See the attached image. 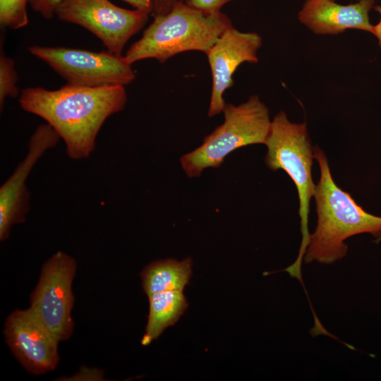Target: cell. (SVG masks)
<instances>
[{"label":"cell","instance_id":"obj_1","mask_svg":"<svg viewBox=\"0 0 381 381\" xmlns=\"http://www.w3.org/2000/svg\"><path fill=\"white\" fill-rule=\"evenodd\" d=\"M123 85L83 87L66 84L58 90L28 87L22 90L20 107L43 119L57 133L72 159L87 158L107 118L123 109Z\"/></svg>","mask_w":381,"mask_h":381},{"label":"cell","instance_id":"obj_2","mask_svg":"<svg viewBox=\"0 0 381 381\" xmlns=\"http://www.w3.org/2000/svg\"><path fill=\"white\" fill-rule=\"evenodd\" d=\"M313 152L320 167V179L313 195L318 220L309 235L303 262L331 265L346 255L347 238L364 233L375 237L381 231V217L365 212L341 189L332 176L325 152L317 145Z\"/></svg>","mask_w":381,"mask_h":381},{"label":"cell","instance_id":"obj_3","mask_svg":"<svg viewBox=\"0 0 381 381\" xmlns=\"http://www.w3.org/2000/svg\"><path fill=\"white\" fill-rule=\"evenodd\" d=\"M153 18L142 37L124 55L131 65L147 59L163 64L188 51L206 53L222 33L233 26L230 18L222 12L206 13L182 1L167 13Z\"/></svg>","mask_w":381,"mask_h":381},{"label":"cell","instance_id":"obj_4","mask_svg":"<svg viewBox=\"0 0 381 381\" xmlns=\"http://www.w3.org/2000/svg\"><path fill=\"white\" fill-rule=\"evenodd\" d=\"M224 122L203 139L202 143L180 159L190 177L200 176L208 168L219 167L236 150L254 144H265L272 121L267 106L258 95L238 105L226 103Z\"/></svg>","mask_w":381,"mask_h":381},{"label":"cell","instance_id":"obj_5","mask_svg":"<svg viewBox=\"0 0 381 381\" xmlns=\"http://www.w3.org/2000/svg\"><path fill=\"white\" fill-rule=\"evenodd\" d=\"M265 145L267 147L266 166L273 171L282 169L286 172L298 191L302 239L298 257L292 266L301 270L310 235L308 228L310 203L316 187L312 177L313 147L306 123H293L285 111H279L272 120Z\"/></svg>","mask_w":381,"mask_h":381},{"label":"cell","instance_id":"obj_6","mask_svg":"<svg viewBox=\"0 0 381 381\" xmlns=\"http://www.w3.org/2000/svg\"><path fill=\"white\" fill-rule=\"evenodd\" d=\"M30 53L46 62L67 84L83 87L123 85L132 83L135 73L124 58L107 52L33 45Z\"/></svg>","mask_w":381,"mask_h":381},{"label":"cell","instance_id":"obj_7","mask_svg":"<svg viewBox=\"0 0 381 381\" xmlns=\"http://www.w3.org/2000/svg\"><path fill=\"white\" fill-rule=\"evenodd\" d=\"M76 267L69 255L54 253L44 263L30 298L29 308L59 341L68 339L73 332L72 284Z\"/></svg>","mask_w":381,"mask_h":381},{"label":"cell","instance_id":"obj_8","mask_svg":"<svg viewBox=\"0 0 381 381\" xmlns=\"http://www.w3.org/2000/svg\"><path fill=\"white\" fill-rule=\"evenodd\" d=\"M149 13L129 10L109 0H63L56 11L62 21L85 28L111 53L121 55L130 38L145 26Z\"/></svg>","mask_w":381,"mask_h":381},{"label":"cell","instance_id":"obj_9","mask_svg":"<svg viewBox=\"0 0 381 381\" xmlns=\"http://www.w3.org/2000/svg\"><path fill=\"white\" fill-rule=\"evenodd\" d=\"M4 334L13 354L28 372L40 375L56 367L60 341L30 308L13 311L5 321Z\"/></svg>","mask_w":381,"mask_h":381},{"label":"cell","instance_id":"obj_10","mask_svg":"<svg viewBox=\"0 0 381 381\" xmlns=\"http://www.w3.org/2000/svg\"><path fill=\"white\" fill-rule=\"evenodd\" d=\"M262 37L254 32H241L231 26L224 30L205 53L212 73V91L207 115L222 112L224 94L234 83L233 75L244 62L257 63Z\"/></svg>","mask_w":381,"mask_h":381},{"label":"cell","instance_id":"obj_11","mask_svg":"<svg viewBox=\"0 0 381 381\" xmlns=\"http://www.w3.org/2000/svg\"><path fill=\"white\" fill-rule=\"evenodd\" d=\"M60 138L47 123L39 126L32 135L28 151L10 177L0 188V239L9 236L13 224L25 221L29 210L30 193L26 181L31 170L49 149L54 147Z\"/></svg>","mask_w":381,"mask_h":381},{"label":"cell","instance_id":"obj_12","mask_svg":"<svg viewBox=\"0 0 381 381\" xmlns=\"http://www.w3.org/2000/svg\"><path fill=\"white\" fill-rule=\"evenodd\" d=\"M375 0H357L342 5L334 0H306L298 13V20L318 35H337L347 29H356L372 34L373 25L369 13Z\"/></svg>","mask_w":381,"mask_h":381},{"label":"cell","instance_id":"obj_13","mask_svg":"<svg viewBox=\"0 0 381 381\" xmlns=\"http://www.w3.org/2000/svg\"><path fill=\"white\" fill-rule=\"evenodd\" d=\"M192 265L190 258L151 262L140 273L143 291L147 296L167 291H183L191 277Z\"/></svg>","mask_w":381,"mask_h":381},{"label":"cell","instance_id":"obj_14","mask_svg":"<svg viewBox=\"0 0 381 381\" xmlns=\"http://www.w3.org/2000/svg\"><path fill=\"white\" fill-rule=\"evenodd\" d=\"M149 315L141 344H150L185 313L188 302L183 291H167L148 296Z\"/></svg>","mask_w":381,"mask_h":381},{"label":"cell","instance_id":"obj_15","mask_svg":"<svg viewBox=\"0 0 381 381\" xmlns=\"http://www.w3.org/2000/svg\"><path fill=\"white\" fill-rule=\"evenodd\" d=\"M30 0H0V24L4 28L19 29L28 24L27 11Z\"/></svg>","mask_w":381,"mask_h":381},{"label":"cell","instance_id":"obj_16","mask_svg":"<svg viewBox=\"0 0 381 381\" xmlns=\"http://www.w3.org/2000/svg\"><path fill=\"white\" fill-rule=\"evenodd\" d=\"M18 75L15 69L14 60L0 54V107L2 111L6 97H16L19 90L16 85Z\"/></svg>","mask_w":381,"mask_h":381},{"label":"cell","instance_id":"obj_17","mask_svg":"<svg viewBox=\"0 0 381 381\" xmlns=\"http://www.w3.org/2000/svg\"><path fill=\"white\" fill-rule=\"evenodd\" d=\"M236 0H182L189 6L206 13H215L226 4Z\"/></svg>","mask_w":381,"mask_h":381},{"label":"cell","instance_id":"obj_18","mask_svg":"<svg viewBox=\"0 0 381 381\" xmlns=\"http://www.w3.org/2000/svg\"><path fill=\"white\" fill-rule=\"evenodd\" d=\"M63 0H30L32 9L45 19L49 20L54 15Z\"/></svg>","mask_w":381,"mask_h":381},{"label":"cell","instance_id":"obj_19","mask_svg":"<svg viewBox=\"0 0 381 381\" xmlns=\"http://www.w3.org/2000/svg\"><path fill=\"white\" fill-rule=\"evenodd\" d=\"M182 0H150L152 16L162 15L169 11L179 1Z\"/></svg>","mask_w":381,"mask_h":381},{"label":"cell","instance_id":"obj_20","mask_svg":"<svg viewBox=\"0 0 381 381\" xmlns=\"http://www.w3.org/2000/svg\"><path fill=\"white\" fill-rule=\"evenodd\" d=\"M135 9L140 10L151 15L152 13V5L150 0H122Z\"/></svg>","mask_w":381,"mask_h":381},{"label":"cell","instance_id":"obj_21","mask_svg":"<svg viewBox=\"0 0 381 381\" xmlns=\"http://www.w3.org/2000/svg\"><path fill=\"white\" fill-rule=\"evenodd\" d=\"M375 10L380 15V21L377 24L373 25V30L372 34L375 36L377 40L378 46L381 51V5L374 7Z\"/></svg>","mask_w":381,"mask_h":381},{"label":"cell","instance_id":"obj_22","mask_svg":"<svg viewBox=\"0 0 381 381\" xmlns=\"http://www.w3.org/2000/svg\"><path fill=\"white\" fill-rule=\"evenodd\" d=\"M375 238V242L378 243L381 241V231Z\"/></svg>","mask_w":381,"mask_h":381},{"label":"cell","instance_id":"obj_23","mask_svg":"<svg viewBox=\"0 0 381 381\" xmlns=\"http://www.w3.org/2000/svg\"><path fill=\"white\" fill-rule=\"evenodd\" d=\"M335 1V0H334Z\"/></svg>","mask_w":381,"mask_h":381}]
</instances>
